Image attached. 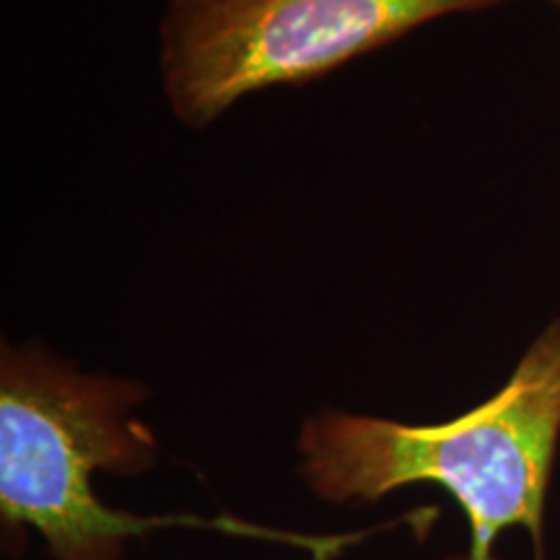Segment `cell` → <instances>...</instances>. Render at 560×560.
Returning a JSON list of instances; mask_svg holds the SVG:
<instances>
[{
	"label": "cell",
	"instance_id": "5b68a950",
	"mask_svg": "<svg viewBox=\"0 0 560 560\" xmlns=\"http://www.w3.org/2000/svg\"><path fill=\"white\" fill-rule=\"evenodd\" d=\"M556 3H558V9H560V0H556Z\"/></svg>",
	"mask_w": 560,
	"mask_h": 560
},
{
	"label": "cell",
	"instance_id": "277c9868",
	"mask_svg": "<svg viewBox=\"0 0 560 560\" xmlns=\"http://www.w3.org/2000/svg\"><path fill=\"white\" fill-rule=\"evenodd\" d=\"M444 560H470L467 552H452V556H444Z\"/></svg>",
	"mask_w": 560,
	"mask_h": 560
},
{
	"label": "cell",
	"instance_id": "7a4b0ae2",
	"mask_svg": "<svg viewBox=\"0 0 560 560\" xmlns=\"http://www.w3.org/2000/svg\"><path fill=\"white\" fill-rule=\"evenodd\" d=\"M560 441V317L532 340L506 384L462 416L412 425L319 408L296 436L299 478L327 506H371L395 490L444 488L470 527V560H495L503 532L545 556V506Z\"/></svg>",
	"mask_w": 560,
	"mask_h": 560
},
{
	"label": "cell",
	"instance_id": "3957f363",
	"mask_svg": "<svg viewBox=\"0 0 560 560\" xmlns=\"http://www.w3.org/2000/svg\"><path fill=\"white\" fill-rule=\"evenodd\" d=\"M503 3L511 0H170L166 100L179 122L206 128L252 91L325 79L429 21Z\"/></svg>",
	"mask_w": 560,
	"mask_h": 560
},
{
	"label": "cell",
	"instance_id": "6da1fadb",
	"mask_svg": "<svg viewBox=\"0 0 560 560\" xmlns=\"http://www.w3.org/2000/svg\"><path fill=\"white\" fill-rule=\"evenodd\" d=\"M151 397L130 376L83 371L55 350L26 342L0 350V542L5 560L30 532L50 560H125L128 545L159 529H210L338 560L400 520L369 529L310 535L240 516L132 514L107 506L94 475L143 478L159 465L156 433L136 412Z\"/></svg>",
	"mask_w": 560,
	"mask_h": 560
}]
</instances>
